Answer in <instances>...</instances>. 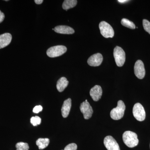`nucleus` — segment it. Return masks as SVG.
<instances>
[{
  "label": "nucleus",
  "instance_id": "nucleus-16",
  "mask_svg": "<svg viewBox=\"0 0 150 150\" xmlns=\"http://www.w3.org/2000/svg\"><path fill=\"white\" fill-rule=\"evenodd\" d=\"M50 140L48 138H39L36 141V144L40 150L43 149L48 146Z\"/></svg>",
  "mask_w": 150,
  "mask_h": 150
},
{
  "label": "nucleus",
  "instance_id": "nucleus-11",
  "mask_svg": "<svg viewBox=\"0 0 150 150\" xmlns=\"http://www.w3.org/2000/svg\"><path fill=\"white\" fill-rule=\"evenodd\" d=\"M102 92V89L101 86L96 85L91 89L90 94L94 101H97L101 98Z\"/></svg>",
  "mask_w": 150,
  "mask_h": 150
},
{
  "label": "nucleus",
  "instance_id": "nucleus-23",
  "mask_svg": "<svg viewBox=\"0 0 150 150\" xmlns=\"http://www.w3.org/2000/svg\"><path fill=\"white\" fill-rule=\"evenodd\" d=\"M42 110H43V107L41 105H39L35 106L33 108V112H34V113H38V112H41Z\"/></svg>",
  "mask_w": 150,
  "mask_h": 150
},
{
  "label": "nucleus",
  "instance_id": "nucleus-7",
  "mask_svg": "<svg viewBox=\"0 0 150 150\" xmlns=\"http://www.w3.org/2000/svg\"><path fill=\"white\" fill-rule=\"evenodd\" d=\"M80 109L83 114L85 119H88L91 118L93 113V110L91 105L88 102L87 100L81 103Z\"/></svg>",
  "mask_w": 150,
  "mask_h": 150
},
{
  "label": "nucleus",
  "instance_id": "nucleus-15",
  "mask_svg": "<svg viewBox=\"0 0 150 150\" xmlns=\"http://www.w3.org/2000/svg\"><path fill=\"white\" fill-rule=\"evenodd\" d=\"M69 83V81L67 80V78L64 77L60 78L57 81L56 84V88L58 91L60 92L64 91L67 87Z\"/></svg>",
  "mask_w": 150,
  "mask_h": 150
},
{
  "label": "nucleus",
  "instance_id": "nucleus-20",
  "mask_svg": "<svg viewBox=\"0 0 150 150\" xmlns=\"http://www.w3.org/2000/svg\"><path fill=\"white\" fill-rule=\"evenodd\" d=\"M41 121V118L38 116L32 117L30 118V123L33 126H37V125H40Z\"/></svg>",
  "mask_w": 150,
  "mask_h": 150
},
{
  "label": "nucleus",
  "instance_id": "nucleus-24",
  "mask_svg": "<svg viewBox=\"0 0 150 150\" xmlns=\"http://www.w3.org/2000/svg\"><path fill=\"white\" fill-rule=\"evenodd\" d=\"M5 18L4 14L0 10V23L2 22Z\"/></svg>",
  "mask_w": 150,
  "mask_h": 150
},
{
  "label": "nucleus",
  "instance_id": "nucleus-3",
  "mask_svg": "<svg viewBox=\"0 0 150 150\" xmlns=\"http://www.w3.org/2000/svg\"><path fill=\"white\" fill-rule=\"evenodd\" d=\"M113 56L117 66L122 67L126 61V54L123 49L119 46H116L113 51Z\"/></svg>",
  "mask_w": 150,
  "mask_h": 150
},
{
  "label": "nucleus",
  "instance_id": "nucleus-1",
  "mask_svg": "<svg viewBox=\"0 0 150 150\" xmlns=\"http://www.w3.org/2000/svg\"><path fill=\"white\" fill-rule=\"evenodd\" d=\"M123 140L124 144L129 148H134L139 144L137 134L132 131H125L123 135Z\"/></svg>",
  "mask_w": 150,
  "mask_h": 150
},
{
  "label": "nucleus",
  "instance_id": "nucleus-2",
  "mask_svg": "<svg viewBox=\"0 0 150 150\" xmlns=\"http://www.w3.org/2000/svg\"><path fill=\"white\" fill-rule=\"evenodd\" d=\"M125 109L126 106L122 100H119L117 107L113 108L110 111V117L113 120H120L123 118Z\"/></svg>",
  "mask_w": 150,
  "mask_h": 150
},
{
  "label": "nucleus",
  "instance_id": "nucleus-5",
  "mask_svg": "<svg viewBox=\"0 0 150 150\" xmlns=\"http://www.w3.org/2000/svg\"><path fill=\"white\" fill-rule=\"evenodd\" d=\"M99 29L100 33L105 38H112L114 36V31L112 26L106 22L101 21L99 23Z\"/></svg>",
  "mask_w": 150,
  "mask_h": 150
},
{
  "label": "nucleus",
  "instance_id": "nucleus-10",
  "mask_svg": "<svg viewBox=\"0 0 150 150\" xmlns=\"http://www.w3.org/2000/svg\"><path fill=\"white\" fill-rule=\"evenodd\" d=\"M103 60L102 54L100 53L93 54L89 58L88 64L91 67H98L101 64Z\"/></svg>",
  "mask_w": 150,
  "mask_h": 150
},
{
  "label": "nucleus",
  "instance_id": "nucleus-26",
  "mask_svg": "<svg viewBox=\"0 0 150 150\" xmlns=\"http://www.w3.org/2000/svg\"><path fill=\"white\" fill-rule=\"evenodd\" d=\"M118 2L121 3H124L127 2L129 1H126V0H118Z\"/></svg>",
  "mask_w": 150,
  "mask_h": 150
},
{
  "label": "nucleus",
  "instance_id": "nucleus-17",
  "mask_svg": "<svg viewBox=\"0 0 150 150\" xmlns=\"http://www.w3.org/2000/svg\"><path fill=\"white\" fill-rule=\"evenodd\" d=\"M77 4V1L76 0H65L62 5V8L65 10L67 11L70 8L76 6Z\"/></svg>",
  "mask_w": 150,
  "mask_h": 150
},
{
  "label": "nucleus",
  "instance_id": "nucleus-13",
  "mask_svg": "<svg viewBox=\"0 0 150 150\" xmlns=\"http://www.w3.org/2000/svg\"><path fill=\"white\" fill-rule=\"evenodd\" d=\"M12 40V35L10 33H5L0 35V49L8 46Z\"/></svg>",
  "mask_w": 150,
  "mask_h": 150
},
{
  "label": "nucleus",
  "instance_id": "nucleus-19",
  "mask_svg": "<svg viewBox=\"0 0 150 150\" xmlns=\"http://www.w3.org/2000/svg\"><path fill=\"white\" fill-rule=\"evenodd\" d=\"M16 150H28L29 149V146L27 143L23 142H18L16 145Z\"/></svg>",
  "mask_w": 150,
  "mask_h": 150
},
{
  "label": "nucleus",
  "instance_id": "nucleus-12",
  "mask_svg": "<svg viewBox=\"0 0 150 150\" xmlns=\"http://www.w3.org/2000/svg\"><path fill=\"white\" fill-rule=\"evenodd\" d=\"M55 32L61 34H72L74 33V29L67 25H59L54 28Z\"/></svg>",
  "mask_w": 150,
  "mask_h": 150
},
{
  "label": "nucleus",
  "instance_id": "nucleus-14",
  "mask_svg": "<svg viewBox=\"0 0 150 150\" xmlns=\"http://www.w3.org/2000/svg\"><path fill=\"white\" fill-rule=\"evenodd\" d=\"M71 98H68L64 101L62 108V116L64 118L68 117L71 110Z\"/></svg>",
  "mask_w": 150,
  "mask_h": 150
},
{
  "label": "nucleus",
  "instance_id": "nucleus-8",
  "mask_svg": "<svg viewBox=\"0 0 150 150\" xmlns=\"http://www.w3.org/2000/svg\"><path fill=\"white\" fill-rule=\"evenodd\" d=\"M134 74L138 79H144L146 74V71L144 63L141 60L137 61L134 67Z\"/></svg>",
  "mask_w": 150,
  "mask_h": 150
},
{
  "label": "nucleus",
  "instance_id": "nucleus-6",
  "mask_svg": "<svg viewBox=\"0 0 150 150\" xmlns=\"http://www.w3.org/2000/svg\"><path fill=\"white\" fill-rule=\"evenodd\" d=\"M133 113L134 117L137 120L142 121L146 118V112L144 108L140 103H137L134 105L133 109Z\"/></svg>",
  "mask_w": 150,
  "mask_h": 150
},
{
  "label": "nucleus",
  "instance_id": "nucleus-25",
  "mask_svg": "<svg viewBox=\"0 0 150 150\" xmlns=\"http://www.w3.org/2000/svg\"><path fill=\"white\" fill-rule=\"evenodd\" d=\"M34 1H35V4H37L40 5L42 4L43 1V0H35Z\"/></svg>",
  "mask_w": 150,
  "mask_h": 150
},
{
  "label": "nucleus",
  "instance_id": "nucleus-22",
  "mask_svg": "<svg viewBox=\"0 0 150 150\" xmlns=\"http://www.w3.org/2000/svg\"><path fill=\"white\" fill-rule=\"evenodd\" d=\"M77 146L74 143H71L67 145L64 150H77Z\"/></svg>",
  "mask_w": 150,
  "mask_h": 150
},
{
  "label": "nucleus",
  "instance_id": "nucleus-4",
  "mask_svg": "<svg viewBox=\"0 0 150 150\" xmlns=\"http://www.w3.org/2000/svg\"><path fill=\"white\" fill-rule=\"evenodd\" d=\"M66 46L59 45L48 48L46 52L47 56L51 58H55L62 56L67 51Z\"/></svg>",
  "mask_w": 150,
  "mask_h": 150
},
{
  "label": "nucleus",
  "instance_id": "nucleus-27",
  "mask_svg": "<svg viewBox=\"0 0 150 150\" xmlns=\"http://www.w3.org/2000/svg\"></svg>",
  "mask_w": 150,
  "mask_h": 150
},
{
  "label": "nucleus",
  "instance_id": "nucleus-21",
  "mask_svg": "<svg viewBox=\"0 0 150 150\" xmlns=\"http://www.w3.org/2000/svg\"><path fill=\"white\" fill-rule=\"evenodd\" d=\"M143 27L144 29L149 34H150V22L146 19H144L143 20Z\"/></svg>",
  "mask_w": 150,
  "mask_h": 150
},
{
  "label": "nucleus",
  "instance_id": "nucleus-9",
  "mask_svg": "<svg viewBox=\"0 0 150 150\" xmlns=\"http://www.w3.org/2000/svg\"><path fill=\"white\" fill-rule=\"evenodd\" d=\"M104 144L108 150H120L119 145L111 136H107L105 138Z\"/></svg>",
  "mask_w": 150,
  "mask_h": 150
},
{
  "label": "nucleus",
  "instance_id": "nucleus-18",
  "mask_svg": "<svg viewBox=\"0 0 150 150\" xmlns=\"http://www.w3.org/2000/svg\"><path fill=\"white\" fill-rule=\"evenodd\" d=\"M121 23L123 26L128 28L130 29H134L136 28V26L133 22L130 21L126 18H123L121 21Z\"/></svg>",
  "mask_w": 150,
  "mask_h": 150
}]
</instances>
